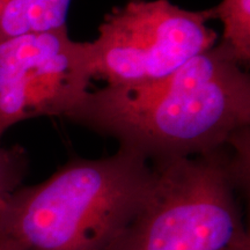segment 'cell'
I'll return each instance as SVG.
<instances>
[{
	"mask_svg": "<svg viewBox=\"0 0 250 250\" xmlns=\"http://www.w3.org/2000/svg\"><path fill=\"white\" fill-rule=\"evenodd\" d=\"M65 117L151 164L190 158L250 129V77L219 43L161 80L87 90Z\"/></svg>",
	"mask_w": 250,
	"mask_h": 250,
	"instance_id": "obj_1",
	"label": "cell"
},
{
	"mask_svg": "<svg viewBox=\"0 0 250 250\" xmlns=\"http://www.w3.org/2000/svg\"><path fill=\"white\" fill-rule=\"evenodd\" d=\"M155 180L151 162L124 147L107 158H73L48 180L13 193L0 239L11 250H108Z\"/></svg>",
	"mask_w": 250,
	"mask_h": 250,
	"instance_id": "obj_2",
	"label": "cell"
},
{
	"mask_svg": "<svg viewBox=\"0 0 250 250\" xmlns=\"http://www.w3.org/2000/svg\"><path fill=\"white\" fill-rule=\"evenodd\" d=\"M152 166L147 202L108 250H250L236 198L249 184L248 136Z\"/></svg>",
	"mask_w": 250,
	"mask_h": 250,
	"instance_id": "obj_3",
	"label": "cell"
},
{
	"mask_svg": "<svg viewBox=\"0 0 250 250\" xmlns=\"http://www.w3.org/2000/svg\"><path fill=\"white\" fill-rule=\"evenodd\" d=\"M208 11H188L169 0H127L105 14L93 41V78L111 87L151 83L213 48Z\"/></svg>",
	"mask_w": 250,
	"mask_h": 250,
	"instance_id": "obj_4",
	"label": "cell"
},
{
	"mask_svg": "<svg viewBox=\"0 0 250 250\" xmlns=\"http://www.w3.org/2000/svg\"><path fill=\"white\" fill-rule=\"evenodd\" d=\"M94 56L67 27L0 42V137L19 122L65 116L88 90Z\"/></svg>",
	"mask_w": 250,
	"mask_h": 250,
	"instance_id": "obj_5",
	"label": "cell"
},
{
	"mask_svg": "<svg viewBox=\"0 0 250 250\" xmlns=\"http://www.w3.org/2000/svg\"><path fill=\"white\" fill-rule=\"evenodd\" d=\"M72 0H0V42L66 27Z\"/></svg>",
	"mask_w": 250,
	"mask_h": 250,
	"instance_id": "obj_6",
	"label": "cell"
},
{
	"mask_svg": "<svg viewBox=\"0 0 250 250\" xmlns=\"http://www.w3.org/2000/svg\"><path fill=\"white\" fill-rule=\"evenodd\" d=\"M208 18L218 19L224 26L223 43L240 66L250 62V0H221L206 9Z\"/></svg>",
	"mask_w": 250,
	"mask_h": 250,
	"instance_id": "obj_7",
	"label": "cell"
},
{
	"mask_svg": "<svg viewBox=\"0 0 250 250\" xmlns=\"http://www.w3.org/2000/svg\"><path fill=\"white\" fill-rule=\"evenodd\" d=\"M28 169V155L21 146H0V219L9 199L19 188Z\"/></svg>",
	"mask_w": 250,
	"mask_h": 250,
	"instance_id": "obj_8",
	"label": "cell"
},
{
	"mask_svg": "<svg viewBox=\"0 0 250 250\" xmlns=\"http://www.w3.org/2000/svg\"><path fill=\"white\" fill-rule=\"evenodd\" d=\"M0 250H11L9 249V247L6 245V243L2 241L1 239H0Z\"/></svg>",
	"mask_w": 250,
	"mask_h": 250,
	"instance_id": "obj_9",
	"label": "cell"
}]
</instances>
